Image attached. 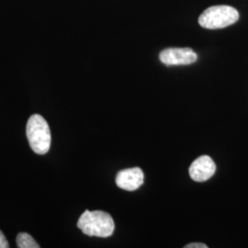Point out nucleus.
Returning a JSON list of instances; mask_svg holds the SVG:
<instances>
[{"label": "nucleus", "mask_w": 248, "mask_h": 248, "mask_svg": "<svg viewBox=\"0 0 248 248\" xmlns=\"http://www.w3.org/2000/svg\"><path fill=\"white\" fill-rule=\"evenodd\" d=\"M9 245L4 233L0 231V248H9Z\"/></svg>", "instance_id": "obj_8"}, {"label": "nucleus", "mask_w": 248, "mask_h": 248, "mask_svg": "<svg viewBox=\"0 0 248 248\" xmlns=\"http://www.w3.org/2000/svg\"><path fill=\"white\" fill-rule=\"evenodd\" d=\"M216 170L213 160L208 155L200 156L190 165L189 176L197 182H204L213 177Z\"/></svg>", "instance_id": "obj_5"}, {"label": "nucleus", "mask_w": 248, "mask_h": 248, "mask_svg": "<svg viewBox=\"0 0 248 248\" xmlns=\"http://www.w3.org/2000/svg\"><path fill=\"white\" fill-rule=\"evenodd\" d=\"M27 138L33 152L38 155H45L51 147V131L45 118L33 114L28 120Z\"/></svg>", "instance_id": "obj_2"}, {"label": "nucleus", "mask_w": 248, "mask_h": 248, "mask_svg": "<svg viewBox=\"0 0 248 248\" xmlns=\"http://www.w3.org/2000/svg\"><path fill=\"white\" fill-rule=\"evenodd\" d=\"M239 19V12L230 6H213L205 9L199 18V24L208 30L223 29Z\"/></svg>", "instance_id": "obj_3"}, {"label": "nucleus", "mask_w": 248, "mask_h": 248, "mask_svg": "<svg viewBox=\"0 0 248 248\" xmlns=\"http://www.w3.org/2000/svg\"><path fill=\"white\" fill-rule=\"evenodd\" d=\"M143 178L142 169L139 168L124 169L117 174L116 184L124 190L134 191L142 186Z\"/></svg>", "instance_id": "obj_6"}, {"label": "nucleus", "mask_w": 248, "mask_h": 248, "mask_svg": "<svg viewBox=\"0 0 248 248\" xmlns=\"http://www.w3.org/2000/svg\"><path fill=\"white\" fill-rule=\"evenodd\" d=\"M159 59L168 66L187 65L195 62L198 55L190 48H168L160 53Z\"/></svg>", "instance_id": "obj_4"}, {"label": "nucleus", "mask_w": 248, "mask_h": 248, "mask_svg": "<svg viewBox=\"0 0 248 248\" xmlns=\"http://www.w3.org/2000/svg\"><path fill=\"white\" fill-rule=\"evenodd\" d=\"M17 246L19 248H39L40 246L36 243L29 233L20 232L17 236Z\"/></svg>", "instance_id": "obj_7"}, {"label": "nucleus", "mask_w": 248, "mask_h": 248, "mask_svg": "<svg viewBox=\"0 0 248 248\" xmlns=\"http://www.w3.org/2000/svg\"><path fill=\"white\" fill-rule=\"evenodd\" d=\"M186 248H208V247L202 243H192L186 245Z\"/></svg>", "instance_id": "obj_9"}, {"label": "nucleus", "mask_w": 248, "mask_h": 248, "mask_svg": "<svg viewBox=\"0 0 248 248\" xmlns=\"http://www.w3.org/2000/svg\"><path fill=\"white\" fill-rule=\"evenodd\" d=\"M78 227L83 233L89 236L106 238L112 235L115 224L108 213L102 211L90 212L87 210L80 216Z\"/></svg>", "instance_id": "obj_1"}]
</instances>
